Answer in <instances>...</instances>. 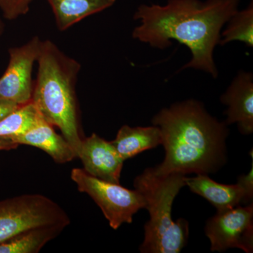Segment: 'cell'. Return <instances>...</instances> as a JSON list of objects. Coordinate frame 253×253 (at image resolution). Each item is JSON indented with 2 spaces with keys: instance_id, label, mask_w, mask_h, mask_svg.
Returning <instances> with one entry per match:
<instances>
[{
  "instance_id": "obj_1",
  "label": "cell",
  "mask_w": 253,
  "mask_h": 253,
  "mask_svg": "<svg viewBox=\"0 0 253 253\" xmlns=\"http://www.w3.org/2000/svg\"><path fill=\"white\" fill-rule=\"evenodd\" d=\"M240 1L168 0L165 5L141 4L134 15L140 24L133 31L132 38L160 49L178 41L192 54L181 70L194 68L217 78L213 52L220 41L221 29L239 10Z\"/></svg>"
},
{
  "instance_id": "obj_2",
  "label": "cell",
  "mask_w": 253,
  "mask_h": 253,
  "mask_svg": "<svg viewBox=\"0 0 253 253\" xmlns=\"http://www.w3.org/2000/svg\"><path fill=\"white\" fill-rule=\"evenodd\" d=\"M152 123L161 130L166 152L163 162L151 168L156 175L208 174L225 165L228 126L211 116L199 101L172 104L154 116Z\"/></svg>"
},
{
  "instance_id": "obj_3",
  "label": "cell",
  "mask_w": 253,
  "mask_h": 253,
  "mask_svg": "<svg viewBox=\"0 0 253 253\" xmlns=\"http://www.w3.org/2000/svg\"><path fill=\"white\" fill-rule=\"evenodd\" d=\"M37 62L38 77L31 101L46 122L59 128L78 157L83 141L76 91L81 63L49 40L42 41Z\"/></svg>"
},
{
  "instance_id": "obj_4",
  "label": "cell",
  "mask_w": 253,
  "mask_h": 253,
  "mask_svg": "<svg viewBox=\"0 0 253 253\" xmlns=\"http://www.w3.org/2000/svg\"><path fill=\"white\" fill-rule=\"evenodd\" d=\"M186 176L177 173L156 175L148 168L134 179V188L144 196L145 209L149 213L139 249L141 253H179L187 244L189 222L172 217L173 203L186 186Z\"/></svg>"
},
{
  "instance_id": "obj_5",
  "label": "cell",
  "mask_w": 253,
  "mask_h": 253,
  "mask_svg": "<svg viewBox=\"0 0 253 253\" xmlns=\"http://www.w3.org/2000/svg\"><path fill=\"white\" fill-rule=\"evenodd\" d=\"M70 224L67 213L44 195L23 194L0 201V244L34 228H66Z\"/></svg>"
},
{
  "instance_id": "obj_6",
  "label": "cell",
  "mask_w": 253,
  "mask_h": 253,
  "mask_svg": "<svg viewBox=\"0 0 253 253\" xmlns=\"http://www.w3.org/2000/svg\"><path fill=\"white\" fill-rule=\"evenodd\" d=\"M71 177L77 184L78 191L94 200L114 230L123 224H131L134 214L146 208L144 197L138 190L101 180L81 168H73Z\"/></svg>"
},
{
  "instance_id": "obj_7",
  "label": "cell",
  "mask_w": 253,
  "mask_h": 253,
  "mask_svg": "<svg viewBox=\"0 0 253 253\" xmlns=\"http://www.w3.org/2000/svg\"><path fill=\"white\" fill-rule=\"evenodd\" d=\"M212 252L239 249L253 252V204L217 212L205 226Z\"/></svg>"
},
{
  "instance_id": "obj_8",
  "label": "cell",
  "mask_w": 253,
  "mask_h": 253,
  "mask_svg": "<svg viewBox=\"0 0 253 253\" xmlns=\"http://www.w3.org/2000/svg\"><path fill=\"white\" fill-rule=\"evenodd\" d=\"M42 41L33 37L22 46L9 49V61L0 78V98L22 105L31 102L34 84L33 70L41 52Z\"/></svg>"
},
{
  "instance_id": "obj_9",
  "label": "cell",
  "mask_w": 253,
  "mask_h": 253,
  "mask_svg": "<svg viewBox=\"0 0 253 253\" xmlns=\"http://www.w3.org/2000/svg\"><path fill=\"white\" fill-rule=\"evenodd\" d=\"M78 157L88 174L101 180L120 184L125 161L111 141L94 133L83 139Z\"/></svg>"
},
{
  "instance_id": "obj_10",
  "label": "cell",
  "mask_w": 253,
  "mask_h": 253,
  "mask_svg": "<svg viewBox=\"0 0 253 253\" xmlns=\"http://www.w3.org/2000/svg\"><path fill=\"white\" fill-rule=\"evenodd\" d=\"M221 102L227 106L226 111L227 126L236 123L241 134L253 132V76L240 71L225 92Z\"/></svg>"
},
{
  "instance_id": "obj_11",
  "label": "cell",
  "mask_w": 253,
  "mask_h": 253,
  "mask_svg": "<svg viewBox=\"0 0 253 253\" xmlns=\"http://www.w3.org/2000/svg\"><path fill=\"white\" fill-rule=\"evenodd\" d=\"M18 145L34 146L49 155L57 163L71 162L76 157L74 150L63 136L54 131L53 126L40 118L36 126L20 135L11 138Z\"/></svg>"
},
{
  "instance_id": "obj_12",
  "label": "cell",
  "mask_w": 253,
  "mask_h": 253,
  "mask_svg": "<svg viewBox=\"0 0 253 253\" xmlns=\"http://www.w3.org/2000/svg\"><path fill=\"white\" fill-rule=\"evenodd\" d=\"M186 186L194 194L207 200L217 212L230 209L239 205H248L246 194L238 183L223 184L213 180L207 174H196L194 177L185 179Z\"/></svg>"
},
{
  "instance_id": "obj_13",
  "label": "cell",
  "mask_w": 253,
  "mask_h": 253,
  "mask_svg": "<svg viewBox=\"0 0 253 253\" xmlns=\"http://www.w3.org/2000/svg\"><path fill=\"white\" fill-rule=\"evenodd\" d=\"M121 158L129 159L143 151L162 145V135L158 126H123L118 130L116 139L111 141Z\"/></svg>"
},
{
  "instance_id": "obj_14",
  "label": "cell",
  "mask_w": 253,
  "mask_h": 253,
  "mask_svg": "<svg viewBox=\"0 0 253 253\" xmlns=\"http://www.w3.org/2000/svg\"><path fill=\"white\" fill-rule=\"evenodd\" d=\"M56 26L65 31L88 16L111 7L116 0H47Z\"/></svg>"
},
{
  "instance_id": "obj_15",
  "label": "cell",
  "mask_w": 253,
  "mask_h": 253,
  "mask_svg": "<svg viewBox=\"0 0 253 253\" xmlns=\"http://www.w3.org/2000/svg\"><path fill=\"white\" fill-rule=\"evenodd\" d=\"M60 226H41L15 236L0 244V253H38L62 232Z\"/></svg>"
},
{
  "instance_id": "obj_16",
  "label": "cell",
  "mask_w": 253,
  "mask_h": 253,
  "mask_svg": "<svg viewBox=\"0 0 253 253\" xmlns=\"http://www.w3.org/2000/svg\"><path fill=\"white\" fill-rule=\"evenodd\" d=\"M227 27L221 33L219 44L225 45L231 42H244L249 47L253 46V1L245 9L237 11L231 16Z\"/></svg>"
},
{
  "instance_id": "obj_17",
  "label": "cell",
  "mask_w": 253,
  "mask_h": 253,
  "mask_svg": "<svg viewBox=\"0 0 253 253\" xmlns=\"http://www.w3.org/2000/svg\"><path fill=\"white\" fill-rule=\"evenodd\" d=\"M41 118L33 103L19 106L0 121V138L11 139L27 131Z\"/></svg>"
},
{
  "instance_id": "obj_18",
  "label": "cell",
  "mask_w": 253,
  "mask_h": 253,
  "mask_svg": "<svg viewBox=\"0 0 253 253\" xmlns=\"http://www.w3.org/2000/svg\"><path fill=\"white\" fill-rule=\"evenodd\" d=\"M33 0H0V9L9 21L27 14Z\"/></svg>"
},
{
  "instance_id": "obj_19",
  "label": "cell",
  "mask_w": 253,
  "mask_h": 253,
  "mask_svg": "<svg viewBox=\"0 0 253 253\" xmlns=\"http://www.w3.org/2000/svg\"><path fill=\"white\" fill-rule=\"evenodd\" d=\"M253 158H252V167L247 174H242L238 178V184L242 187L246 194L247 204L253 203Z\"/></svg>"
},
{
  "instance_id": "obj_20",
  "label": "cell",
  "mask_w": 253,
  "mask_h": 253,
  "mask_svg": "<svg viewBox=\"0 0 253 253\" xmlns=\"http://www.w3.org/2000/svg\"><path fill=\"white\" fill-rule=\"evenodd\" d=\"M19 106H21L14 101L0 98V121Z\"/></svg>"
},
{
  "instance_id": "obj_21",
  "label": "cell",
  "mask_w": 253,
  "mask_h": 253,
  "mask_svg": "<svg viewBox=\"0 0 253 253\" xmlns=\"http://www.w3.org/2000/svg\"><path fill=\"white\" fill-rule=\"evenodd\" d=\"M18 146L17 144L9 139L0 138V151L1 150H11L16 149Z\"/></svg>"
},
{
  "instance_id": "obj_22",
  "label": "cell",
  "mask_w": 253,
  "mask_h": 253,
  "mask_svg": "<svg viewBox=\"0 0 253 253\" xmlns=\"http://www.w3.org/2000/svg\"><path fill=\"white\" fill-rule=\"evenodd\" d=\"M4 31V25L1 19H0V36H2Z\"/></svg>"
}]
</instances>
